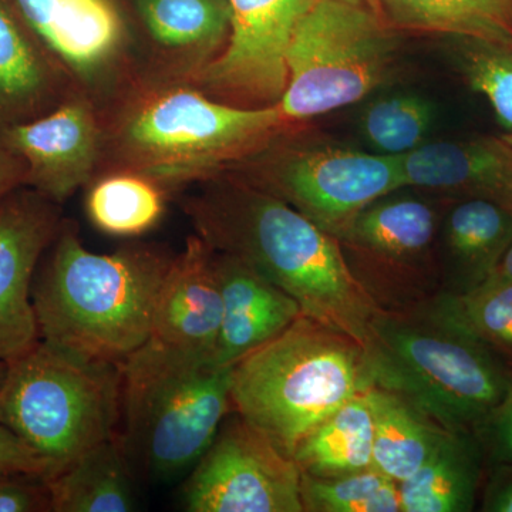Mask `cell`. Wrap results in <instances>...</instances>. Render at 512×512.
<instances>
[{"mask_svg": "<svg viewBox=\"0 0 512 512\" xmlns=\"http://www.w3.org/2000/svg\"><path fill=\"white\" fill-rule=\"evenodd\" d=\"M292 126L278 104L234 106L195 90L174 89L150 97L130 113L123 144L141 174L181 181L239 163Z\"/></svg>", "mask_w": 512, "mask_h": 512, "instance_id": "ba28073f", "label": "cell"}, {"mask_svg": "<svg viewBox=\"0 0 512 512\" xmlns=\"http://www.w3.org/2000/svg\"><path fill=\"white\" fill-rule=\"evenodd\" d=\"M404 188L512 207V146L501 137L424 143L400 157Z\"/></svg>", "mask_w": 512, "mask_h": 512, "instance_id": "ac0fdd59", "label": "cell"}, {"mask_svg": "<svg viewBox=\"0 0 512 512\" xmlns=\"http://www.w3.org/2000/svg\"><path fill=\"white\" fill-rule=\"evenodd\" d=\"M305 512H402L399 483L375 467L320 478L301 477Z\"/></svg>", "mask_w": 512, "mask_h": 512, "instance_id": "f1b7e54d", "label": "cell"}, {"mask_svg": "<svg viewBox=\"0 0 512 512\" xmlns=\"http://www.w3.org/2000/svg\"><path fill=\"white\" fill-rule=\"evenodd\" d=\"M86 210L104 234L136 237L156 227L163 217L164 198L146 175H111L90 190Z\"/></svg>", "mask_w": 512, "mask_h": 512, "instance_id": "83f0119b", "label": "cell"}, {"mask_svg": "<svg viewBox=\"0 0 512 512\" xmlns=\"http://www.w3.org/2000/svg\"><path fill=\"white\" fill-rule=\"evenodd\" d=\"M433 119L429 100L397 93L369 104L360 117V131L373 153L403 157L426 143Z\"/></svg>", "mask_w": 512, "mask_h": 512, "instance_id": "f546056e", "label": "cell"}, {"mask_svg": "<svg viewBox=\"0 0 512 512\" xmlns=\"http://www.w3.org/2000/svg\"><path fill=\"white\" fill-rule=\"evenodd\" d=\"M227 45L205 64L200 82L225 103L275 106L288 84L293 32L313 0H227Z\"/></svg>", "mask_w": 512, "mask_h": 512, "instance_id": "7c38bea8", "label": "cell"}, {"mask_svg": "<svg viewBox=\"0 0 512 512\" xmlns=\"http://www.w3.org/2000/svg\"><path fill=\"white\" fill-rule=\"evenodd\" d=\"M19 477L26 476L0 478V512L50 511L45 481L35 484Z\"/></svg>", "mask_w": 512, "mask_h": 512, "instance_id": "836d02e7", "label": "cell"}, {"mask_svg": "<svg viewBox=\"0 0 512 512\" xmlns=\"http://www.w3.org/2000/svg\"><path fill=\"white\" fill-rule=\"evenodd\" d=\"M370 389L357 394L302 437L292 458L302 474L329 478L373 467Z\"/></svg>", "mask_w": 512, "mask_h": 512, "instance_id": "603a6c76", "label": "cell"}, {"mask_svg": "<svg viewBox=\"0 0 512 512\" xmlns=\"http://www.w3.org/2000/svg\"><path fill=\"white\" fill-rule=\"evenodd\" d=\"M60 72L101 83L119 66L127 25L117 0H10Z\"/></svg>", "mask_w": 512, "mask_h": 512, "instance_id": "5bb4252c", "label": "cell"}, {"mask_svg": "<svg viewBox=\"0 0 512 512\" xmlns=\"http://www.w3.org/2000/svg\"><path fill=\"white\" fill-rule=\"evenodd\" d=\"M2 130L25 161L26 187L57 204L90 180L99 156L100 131L84 101H62L35 120Z\"/></svg>", "mask_w": 512, "mask_h": 512, "instance_id": "2e32d148", "label": "cell"}, {"mask_svg": "<svg viewBox=\"0 0 512 512\" xmlns=\"http://www.w3.org/2000/svg\"><path fill=\"white\" fill-rule=\"evenodd\" d=\"M505 140L508 141V143L512 146V134H504Z\"/></svg>", "mask_w": 512, "mask_h": 512, "instance_id": "f35d334b", "label": "cell"}, {"mask_svg": "<svg viewBox=\"0 0 512 512\" xmlns=\"http://www.w3.org/2000/svg\"><path fill=\"white\" fill-rule=\"evenodd\" d=\"M214 271L222 302L214 355L217 366L237 365L303 315L301 305L291 295L237 256L214 251Z\"/></svg>", "mask_w": 512, "mask_h": 512, "instance_id": "e0dca14e", "label": "cell"}, {"mask_svg": "<svg viewBox=\"0 0 512 512\" xmlns=\"http://www.w3.org/2000/svg\"><path fill=\"white\" fill-rule=\"evenodd\" d=\"M440 292H466L494 274L512 242V207L488 198L456 200L440 224Z\"/></svg>", "mask_w": 512, "mask_h": 512, "instance_id": "d6986e66", "label": "cell"}, {"mask_svg": "<svg viewBox=\"0 0 512 512\" xmlns=\"http://www.w3.org/2000/svg\"><path fill=\"white\" fill-rule=\"evenodd\" d=\"M476 434L488 468L512 464V380L504 399Z\"/></svg>", "mask_w": 512, "mask_h": 512, "instance_id": "1f68e13d", "label": "cell"}, {"mask_svg": "<svg viewBox=\"0 0 512 512\" xmlns=\"http://www.w3.org/2000/svg\"><path fill=\"white\" fill-rule=\"evenodd\" d=\"M121 367L117 439L131 470L154 481L190 473L232 410L234 366L144 345Z\"/></svg>", "mask_w": 512, "mask_h": 512, "instance_id": "277c9868", "label": "cell"}, {"mask_svg": "<svg viewBox=\"0 0 512 512\" xmlns=\"http://www.w3.org/2000/svg\"><path fill=\"white\" fill-rule=\"evenodd\" d=\"M365 350L375 386L447 430L477 433L512 380L500 356L416 312H380Z\"/></svg>", "mask_w": 512, "mask_h": 512, "instance_id": "5b68a950", "label": "cell"}, {"mask_svg": "<svg viewBox=\"0 0 512 512\" xmlns=\"http://www.w3.org/2000/svg\"><path fill=\"white\" fill-rule=\"evenodd\" d=\"M222 302L214 251L204 239H188L165 276L146 345L168 355L214 363Z\"/></svg>", "mask_w": 512, "mask_h": 512, "instance_id": "9a60e30c", "label": "cell"}, {"mask_svg": "<svg viewBox=\"0 0 512 512\" xmlns=\"http://www.w3.org/2000/svg\"><path fill=\"white\" fill-rule=\"evenodd\" d=\"M6 369H8V362L0 360V383H2L3 377L6 375Z\"/></svg>", "mask_w": 512, "mask_h": 512, "instance_id": "74e56055", "label": "cell"}, {"mask_svg": "<svg viewBox=\"0 0 512 512\" xmlns=\"http://www.w3.org/2000/svg\"><path fill=\"white\" fill-rule=\"evenodd\" d=\"M188 212L214 251L237 256L291 295L303 315L366 348L383 311L350 271L338 238L239 178L211 185Z\"/></svg>", "mask_w": 512, "mask_h": 512, "instance_id": "6da1fadb", "label": "cell"}, {"mask_svg": "<svg viewBox=\"0 0 512 512\" xmlns=\"http://www.w3.org/2000/svg\"><path fill=\"white\" fill-rule=\"evenodd\" d=\"M26 164L9 146L0 126V202L19 188L26 187Z\"/></svg>", "mask_w": 512, "mask_h": 512, "instance_id": "e575fe53", "label": "cell"}, {"mask_svg": "<svg viewBox=\"0 0 512 512\" xmlns=\"http://www.w3.org/2000/svg\"><path fill=\"white\" fill-rule=\"evenodd\" d=\"M396 32L372 0H313L286 55L284 119H315L382 86L396 62Z\"/></svg>", "mask_w": 512, "mask_h": 512, "instance_id": "52a82bcc", "label": "cell"}, {"mask_svg": "<svg viewBox=\"0 0 512 512\" xmlns=\"http://www.w3.org/2000/svg\"><path fill=\"white\" fill-rule=\"evenodd\" d=\"M121 367L39 340L8 362L0 423L43 461L45 480L117 436Z\"/></svg>", "mask_w": 512, "mask_h": 512, "instance_id": "8992f818", "label": "cell"}, {"mask_svg": "<svg viewBox=\"0 0 512 512\" xmlns=\"http://www.w3.org/2000/svg\"><path fill=\"white\" fill-rule=\"evenodd\" d=\"M384 195L360 212L339 239L360 285L386 312H413L440 292L434 261L441 215L414 195Z\"/></svg>", "mask_w": 512, "mask_h": 512, "instance_id": "30bf717a", "label": "cell"}, {"mask_svg": "<svg viewBox=\"0 0 512 512\" xmlns=\"http://www.w3.org/2000/svg\"><path fill=\"white\" fill-rule=\"evenodd\" d=\"M224 421L184 485L190 512H305L298 464L239 417Z\"/></svg>", "mask_w": 512, "mask_h": 512, "instance_id": "8fae6325", "label": "cell"}, {"mask_svg": "<svg viewBox=\"0 0 512 512\" xmlns=\"http://www.w3.org/2000/svg\"><path fill=\"white\" fill-rule=\"evenodd\" d=\"M463 333L512 366V281L494 272L466 292H439L413 311Z\"/></svg>", "mask_w": 512, "mask_h": 512, "instance_id": "d4e9b609", "label": "cell"}, {"mask_svg": "<svg viewBox=\"0 0 512 512\" xmlns=\"http://www.w3.org/2000/svg\"><path fill=\"white\" fill-rule=\"evenodd\" d=\"M454 40L461 76L490 103L504 134H512V46L464 37Z\"/></svg>", "mask_w": 512, "mask_h": 512, "instance_id": "4dcf8cb0", "label": "cell"}, {"mask_svg": "<svg viewBox=\"0 0 512 512\" xmlns=\"http://www.w3.org/2000/svg\"><path fill=\"white\" fill-rule=\"evenodd\" d=\"M373 386L365 348L302 315L234 366L232 410L292 457L308 431Z\"/></svg>", "mask_w": 512, "mask_h": 512, "instance_id": "3957f363", "label": "cell"}, {"mask_svg": "<svg viewBox=\"0 0 512 512\" xmlns=\"http://www.w3.org/2000/svg\"><path fill=\"white\" fill-rule=\"evenodd\" d=\"M10 476L45 480L46 467L15 433L0 423V477Z\"/></svg>", "mask_w": 512, "mask_h": 512, "instance_id": "d6a6232c", "label": "cell"}, {"mask_svg": "<svg viewBox=\"0 0 512 512\" xmlns=\"http://www.w3.org/2000/svg\"><path fill=\"white\" fill-rule=\"evenodd\" d=\"M485 466L476 433L446 429L426 463L399 484L402 512L473 511Z\"/></svg>", "mask_w": 512, "mask_h": 512, "instance_id": "44dd1931", "label": "cell"}, {"mask_svg": "<svg viewBox=\"0 0 512 512\" xmlns=\"http://www.w3.org/2000/svg\"><path fill=\"white\" fill-rule=\"evenodd\" d=\"M370 399L375 417L373 467L403 483L426 463L446 429L382 387L373 386Z\"/></svg>", "mask_w": 512, "mask_h": 512, "instance_id": "484cf974", "label": "cell"}, {"mask_svg": "<svg viewBox=\"0 0 512 512\" xmlns=\"http://www.w3.org/2000/svg\"><path fill=\"white\" fill-rule=\"evenodd\" d=\"M495 272L512 281V242L507 252H505L503 259H501L500 265L495 269Z\"/></svg>", "mask_w": 512, "mask_h": 512, "instance_id": "8d00e7d4", "label": "cell"}, {"mask_svg": "<svg viewBox=\"0 0 512 512\" xmlns=\"http://www.w3.org/2000/svg\"><path fill=\"white\" fill-rule=\"evenodd\" d=\"M138 13L160 45L214 52L227 40V0H138Z\"/></svg>", "mask_w": 512, "mask_h": 512, "instance_id": "4316f807", "label": "cell"}, {"mask_svg": "<svg viewBox=\"0 0 512 512\" xmlns=\"http://www.w3.org/2000/svg\"><path fill=\"white\" fill-rule=\"evenodd\" d=\"M131 474L117 436L101 441L45 481L50 511H134L137 504Z\"/></svg>", "mask_w": 512, "mask_h": 512, "instance_id": "7402d4cb", "label": "cell"}, {"mask_svg": "<svg viewBox=\"0 0 512 512\" xmlns=\"http://www.w3.org/2000/svg\"><path fill=\"white\" fill-rule=\"evenodd\" d=\"M59 72L13 3L0 0V126L55 109Z\"/></svg>", "mask_w": 512, "mask_h": 512, "instance_id": "ffe728a7", "label": "cell"}, {"mask_svg": "<svg viewBox=\"0 0 512 512\" xmlns=\"http://www.w3.org/2000/svg\"><path fill=\"white\" fill-rule=\"evenodd\" d=\"M60 231L59 210L32 188L0 202V360L10 362L39 342L33 274Z\"/></svg>", "mask_w": 512, "mask_h": 512, "instance_id": "4fadbf2b", "label": "cell"}, {"mask_svg": "<svg viewBox=\"0 0 512 512\" xmlns=\"http://www.w3.org/2000/svg\"><path fill=\"white\" fill-rule=\"evenodd\" d=\"M396 30L512 46V0H372Z\"/></svg>", "mask_w": 512, "mask_h": 512, "instance_id": "cb8c5ba5", "label": "cell"}, {"mask_svg": "<svg viewBox=\"0 0 512 512\" xmlns=\"http://www.w3.org/2000/svg\"><path fill=\"white\" fill-rule=\"evenodd\" d=\"M55 242L33 291L40 340L123 365L150 339L173 256L153 247L96 254L67 228L60 229Z\"/></svg>", "mask_w": 512, "mask_h": 512, "instance_id": "7a4b0ae2", "label": "cell"}, {"mask_svg": "<svg viewBox=\"0 0 512 512\" xmlns=\"http://www.w3.org/2000/svg\"><path fill=\"white\" fill-rule=\"evenodd\" d=\"M494 476L485 488L483 508L487 512H512V464L491 468Z\"/></svg>", "mask_w": 512, "mask_h": 512, "instance_id": "d590c367", "label": "cell"}, {"mask_svg": "<svg viewBox=\"0 0 512 512\" xmlns=\"http://www.w3.org/2000/svg\"><path fill=\"white\" fill-rule=\"evenodd\" d=\"M288 130L239 161V180L285 201L333 237L342 238L367 205L404 188L400 157L286 137Z\"/></svg>", "mask_w": 512, "mask_h": 512, "instance_id": "9c48e42d", "label": "cell"}, {"mask_svg": "<svg viewBox=\"0 0 512 512\" xmlns=\"http://www.w3.org/2000/svg\"><path fill=\"white\" fill-rule=\"evenodd\" d=\"M0 478H2V477H0Z\"/></svg>", "mask_w": 512, "mask_h": 512, "instance_id": "ab89813d", "label": "cell"}]
</instances>
